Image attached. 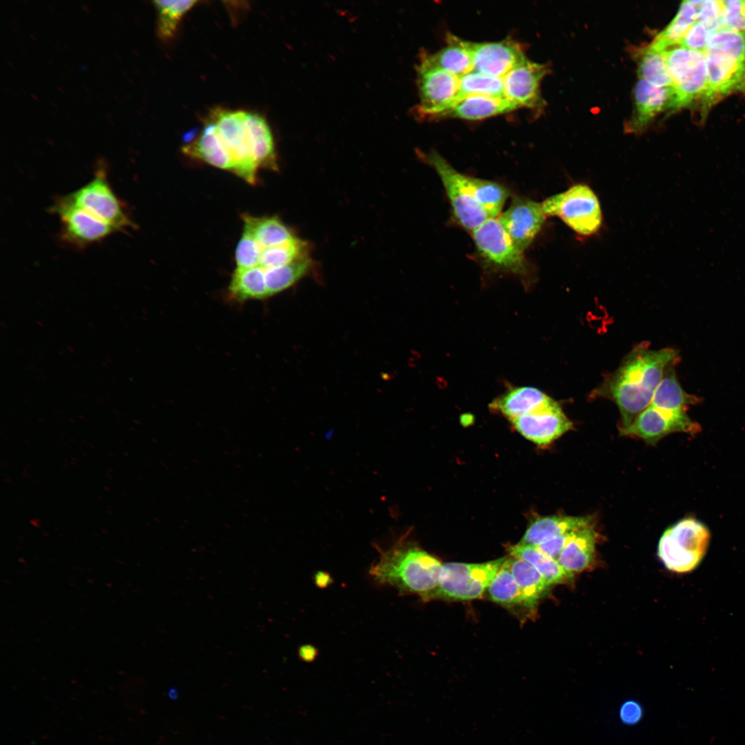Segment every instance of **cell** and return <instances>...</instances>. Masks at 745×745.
Returning <instances> with one entry per match:
<instances>
[{"instance_id":"obj_1","label":"cell","mask_w":745,"mask_h":745,"mask_svg":"<svg viewBox=\"0 0 745 745\" xmlns=\"http://www.w3.org/2000/svg\"><path fill=\"white\" fill-rule=\"evenodd\" d=\"M679 359L678 352L673 348L653 350L648 342L639 343L618 368L592 391L590 397L613 401L621 415L619 428H626L650 404L666 368Z\"/></svg>"},{"instance_id":"obj_2","label":"cell","mask_w":745,"mask_h":745,"mask_svg":"<svg viewBox=\"0 0 745 745\" xmlns=\"http://www.w3.org/2000/svg\"><path fill=\"white\" fill-rule=\"evenodd\" d=\"M203 126L231 161L232 172L255 184L259 168L257 155L272 134L265 119L251 112L217 108L210 112Z\"/></svg>"},{"instance_id":"obj_3","label":"cell","mask_w":745,"mask_h":745,"mask_svg":"<svg viewBox=\"0 0 745 745\" xmlns=\"http://www.w3.org/2000/svg\"><path fill=\"white\" fill-rule=\"evenodd\" d=\"M441 565L419 548L399 542L380 550L379 559L371 566L369 574L380 585L427 599L438 586Z\"/></svg>"},{"instance_id":"obj_4","label":"cell","mask_w":745,"mask_h":745,"mask_svg":"<svg viewBox=\"0 0 745 745\" xmlns=\"http://www.w3.org/2000/svg\"><path fill=\"white\" fill-rule=\"evenodd\" d=\"M707 527L693 518L680 520L662 535L657 555L666 568L678 573L695 570L704 559L710 542Z\"/></svg>"},{"instance_id":"obj_5","label":"cell","mask_w":745,"mask_h":745,"mask_svg":"<svg viewBox=\"0 0 745 745\" xmlns=\"http://www.w3.org/2000/svg\"><path fill=\"white\" fill-rule=\"evenodd\" d=\"M541 206L546 216L559 217L580 237L593 236L602 227L603 217L599 199L586 184L573 185L548 197Z\"/></svg>"},{"instance_id":"obj_6","label":"cell","mask_w":745,"mask_h":745,"mask_svg":"<svg viewBox=\"0 0 745 745\" xmlns=\"http://www.w3.org/2000/svg\"><path fill=\"white\" fill-rule=\"evenodd\" d=\"M666 63L674 92L673 109L686 106L708 91L704 52L681 46L665 51Z\"/></svg>"},{"instance_id":"obj_7","label":"cell","mask_w":745,"mask_h":745,"mask_svg":"<svg viewBox=\"0 0 745 745\" xmlns=\"http://www.w3.org/2000/svg\"><path fill=\"white\" fill-rule=\"evenodd\" d=\"M506 559L501 558L482 564H442L438 586L429 598L470 600L481 597Z\"/></svg>"},{"instance_id":"obj_8","label":"cell","mask_w":745,"mask_h":745,"mask_svg":"<svg viewBox=\"0 0 745 745\" xmlns=\"http://www.w3.org/2000/svg\"><path fill=\"white\" fill-rule=\"evenodd\" d=\"M477 251L489 268L496 271L525 276L528 264L504 230L498 217L490 218L472 232Z\"/></svg>"},{"instance_id":"obj_9","label":"cell","mask_w":745,"mask_h":745,"mask_svg":"<svg viewBox=\"0 0 745 745\" xmlns=\"http://www.w3.org/2000/svg\"><path fill=\"white\" fill-rule=\"evenodd\" d=\"M425 159L440 178L454 217L460 226L472 232L490 219L474 198L468 175L459 172L435 151L426 155Z\"/></svg>"},{"instance_id":"obj_10","label":"cell","mask_w":745,"mask_h":745,"mask_svg":"<svg viewBox=\"0 0 745 745\" xmlns=\"http://www.w3.org/2000/svg\"><path fill=\"white\" fill-rule=\"evenodd\" d=\"M105 166L99 165L95 177L88 183L66 197L117 231L133 228L135 225L125 206L108 181Z\"/></svg>"},{"instance_id":"obj_11","label":"cell","mask_w":745,"mask_h":745,"mask_svg":"<svg viewBox=\"0 0 745 745\" xmlns=\"http://www.w3.org/2000/svg\"><path fill=\"white\" fill-rule=\"evenodd\" d=\"M51 210L59 218L61 239L77 248L100 241L117 231L66 196L57 199Z\"/></svg>"},{"instance_id":"obj_12","label":"cell","mask_w":745,"mask_h":745,"mask_svg":"<svg viewBox=\"0 0 745 745\" xmlns=\"http://www.w3.org/2000/svg\"><path fill=\"white\" fill-rule=\"evenodd\" d=\"M417 84L420 117L435 118L448 110L459 90L460 77L419 61Z\"/></svg>"},{"instance_id":"obj_13","label":"cell","mask_w":745,"mask_h":745,"mask_svg":"<svg viewBox=\"0 0 745 745\" xmlns=\"http://www.w3.org/2000/svg\"><path fill=\"white\" fill-rule=\"evenodd\" d=\"M701 430L686 413H675L649 405L628 427L619 428L622 435L634 437L655 444L673 433L695 435Z\"/></svg>"},{"instance_id":"obj_14","label":"cell","mask_w":745,"mask_h":745,"mask_svg":"<svg viewBox=\"0 0 745 745\" xmlns=\"http://www.w3.org/2000/svg\"><path fill=\"white\" fill-rule=\"evenodd\" d=\"M470 52L473 70L503 78L526 58L519 43L509 39L495 42L475 43L464 40Z\"/></svg>"},{"instance_id":"obj_15","label":"cell","mask_w":745,"mask_h":745,"mask_svg":"<svg viewBox=\"0 0 745 745\" xmlns=\"http://www.w3.org/2000/svg\"><path fill=\"white\" fill-rule=\"evenodd\" d=\"M510 421L522 435L539 446L550 444L573 428V423L555 400L543 408Z\"/></svg>"},{"instance_id":"obj_16","label":"cell","mask_w":745,"mask_h":745,"mask_svg":"<svg viewBox=\"0 0 745 745\" xmlns=\"http://www.w3.org/2000/svg\"><path fill=\"white\" fill-rule=\"evenodd\" d=\"M546 217L541 203L516 197L498 219L516 246L524 252L540 231Z\"/></svg>"},{"instance_id":"obj_17","label":"cell","mask_w":745,"mask_h":745,"mask_svg":"<svg viewBox=\"0 0 745 745\" xmlns=\"http://www.w3.org/2000/svg\"><path fill=\"white\" fill-rule=\"evenodd\" d=\"M547 72L545 65L526 59L503 77L505 98L518 108L539 107L540 83Z\"/></svg>"},{"instance_id":"obj_18","label":"cell","mask_w":745,"mask_h":745,"mask_svg":"<svg viewBox=\"0 0 745 745\" xmlns=\"http://www.w3.org/2000/svg\"><path fill=\"white\" fill-rule=\"evenodd\" d=\"M708 91L704 100L711 103L733 92H745V62L733 57L705 52Z\"/></svg>"},{"instance_id":"obj_19","label":"cell","mask_w":745,"mask_h":745,"mask_svg":"<svg viewBox=\"0 0 745 745\" xmlns=\"http://www.w3.org/2000/svg\"><path fill=\"white\" fill-rule=\"evenodd\" d=\"M635 111L630 120L628 130L638 132L663 110L673 108L674 92L672 88H660L639 79L634 89Z\"/></svg>"},{"instance_id":"obj_20","label":"cell","mask_w":745,"mask_h":745,"mask_svg":"<svg viewBox=\"0 0 745 745\" xmlns=\"http://www.w3.org/2000/svg\"><path fill=\"white\" fill-rule=\"evenodd\" d=\"M553 401L538 388L521 386L509 389L496 398L490 407L511 420L543 408Z\"/></svg>"},{"instance_id":"obj_21","label":"cell","mask_w":745,"mask_h":745,"mask_svg":"<svg viewBox=\"0 0 745 745\" xmlns=\"http://www.w3.org/2000/svg\"><path fill=\"white\" fill-rule=\"evenodd\" d=\"M591 524L590 517L548 516L536 519L527 528L519 544L537 547L567 533Z\"/></svg>"},{"instance_id":"obj_22","label":"cell","mask_w":745,"mask_h":745,"mask_svg":"<svg viewBox=\"0 0 745 745\" xmlns=\"http://www.w3.org/2000/svg\"><path fill=\"white\" fill-rule=\"evenodd\" d=\"M517 108L515 104L505 97L474 95L464 99L436 117L479 120L504 114Z\"/></svg>"},{"instance_id":"obj_23","label":"cell","mask_w":745,"mask_h":745,"mask_svg":"<svg viewBox=\"0 0 745 745\" xmlns=\"http://www.w3.org/2000/svg\"><path fill=\"white\" fill-rule=\"evenodd\" d=\"M446 41L448 44L437 52L421 54L420 61L459 77L473 71V59L464 40L448 34Z\"/></svg>"},{"instance_id":"obj_24","label":"cell","mask_w":745,"mask_h":745,"mask_svg":"<svg viewBox=\"0 0 745 745\" xmlns=\"http://www.w3.org/2000/svg\"><path fill=\"white\" fill-rule=\"evenodd\" d=\"M595 543L596 532L594 526L590 524L574 533L557 560L568 572L582 571L594 558Z\"/></svg>"},{"instance_id":"obj_25","label":"cell","mask_w":745,"mask_h":745,"mask_svg":"<svg viewBox=\"0 0 745 745\" xmlns=\"http://www.w3.org/2000/svg\"><path fill=\"white\" fill-rule=\"evenodd\" d=\"M669 366L653 395L650 405L675 413H686L688 408L699 404L701 399L686 393L680 385L673 368Z\"/></svg>"},{"instance_id":"obj_26","label":"cell","mask_w":745,"mask_h":745,"mask_svg":"<svg viewBox=\"0 0 745 745\" xmlns=\"http://www.w3.org/2000/svg\"><path fill=\"white\" fill-rule=\"evenodd\" d=\"M244 232L255 241L259 249L284 244L297 237L279 217L243 215Z\"/></svg>"},{"instance_id":"obj_27","label":"cell","mask_w":745,"mask_h":745,"mask_svg":"<svg viewBox=\"0 0 745 745\" xmlns=\"http://www.w3.org/2000/svg\"><path fill=\"white\" fill-rule=\"evenodd\" d=\"M227 297L236 303L268 298L264 270L259 267H237L228 286Z\"/></svg>"},{"instance_id":"obj_28","label":"cell","mask_w":745,"mask_h":745,"mask_svg":"<svg viewBox=\"0 0 745 745\" xmlns=\"http://www.w3.org/2000/svg\"><path fill=\"white\" fill-rule=\"evenodd\" d=\"M702 1H684L670 23L649 45L652 49L664 52L678 45L691 26L697 21Z\"/></svg>"},{"instance_id":"obj_29","label":"cell","mask_w":745,"mask_h":745,"mask_svg":"<svg viewBox=\"0 0 745 745\" xmlns=\"http://www.w3.org/2000/svg\"><path fill=\"white\" fill-rule=\"evenodd\" d=\"M509 553L515 558L522 559L532 565L550 586L569 582L573 573L565 570L557 562L537 547L517 544L508 548Z\"/></svg>"},{"instance_id":"obj_30","label":"cell","mask_w":745,"mask_h":745,"mask_svg":"<svg viewBox=\"0 0 745 745\" xmlns=\"http://www.w3.org/2000/svg\"><path fill=\"white\" fill-rule=\"evenodd\" d=\"M506 563L522 591L525 606L528 608H535L537 602L546 593L550 585L543 576L528 562L513 557L506 559Z\"/></svg>"},{"instance_id":"obj_31","label":"cell","mask_w":745,"mask_h":745,"mask_svg":"<svg viewBox=\"0 0 745 745\" xmlns=\"http://www.w3.org/2000/svg\"><path fill=\"white\" fill-rule=\"evenodd\" d=\"M312 266L310 255L286 265L264 270L268 296L281 292L306 275Z\"/></svg>"},{"instance_id":"obj_32","label":"cell","mask_w":745,"mask_h":745,"mask_svg":"<svg viewBox=\"0 0 745 745\" xmlns=\"http://www.w3.org/2000/svg\"><path fill=\"white\" fill-rule=\"evenodd\" d=\"M474 95L505 97L503 78L489 76L475 70L461 77L459 90L448 110L464 99Z\"/></svg>"},{"instance_id":"obj_33","label":"cell","mask_w":745,"mask_h":745,"mask_svg":"<svg viewBox=\"0 0 745 745\" xmlns=\"http://www.w3.org/2000/svg\"><path fill=\"white\" fill-rule=\"evenodd\" d=\"M468 180L477 203L490 218L498 217L509 196L508 190L499 183L487 179L468 176Z\"/></svg>"},{"instance_id":"obj_34","label":"cell","mask_w":745,"mask_h":745,"mask_svg":"<svg viewBox=\"0 0 745 745\" xmlns=\"http://www.w3.org/2000/svg\"><path fill=\"white\" fill-rule=\"evenodd\" d=\"M197 3V1H155L160 38L164 40L172 38L183 16Z\"/></svg>"},{"instance_id":"obj_35","label":"cell","mask_w":745,"mask_h":745,"mask_svg":"<svg viewBox=\"0 0 745 745\" xmlns=\"http://www.w3.org/2000/svg\"><path fill=\"white\" fill-rule=\"evenodd\" d=\"M637 74L639 79L651 85L673 88L666 67L665 51L653 50L649 46L645 48L639 59Z\"/></svg>"},{"instance_id":"obj_36","label":"cell","mask_w":745,"mask_h":745,"mask_svg":"<svg viewBox=\"0 0 745 745\" xmlns=\"http://www.w3.org/2000/svg\"><path fill=\"white\" fill-rule=\"evenodd\" d=\"M257 267L263 270L281 266L309 255V244L296 237L279 246L261 248Z\"/></svg>"},{"instance_id":"obj_37","label":"cell","mask_w":745,"mask_h":745,"mask_svg":"<svg viewBox=\"0 0 745 745\" xmlns=\"http://www.w3.org/2000/svg\"><path fill=\"white\" fill-rule=\"evenodd\" d=\"M506 561L487 588L489 596L493 601L497 603L507 605L522 604L525 606L522 591Z\"/></svg>"},{"instance_id":"obj_38","label":"cell","mask_w":745,"mask_h":745,"mask_svg":"<svg viewBox=\"0 0 745 745\" xmlns=\"http://www.w3.org/2000/svg\"><path fill=\"white\" fill-rule=\"evenodd\" d=\"M705 52L728 55L745 62V33L724 28L717 30L711 34Z\"/></svg>"},{"instance_id":"obj_39","label":"cell","mask_w":745,"mask_h":745,"mask_svg":"<svg viewBox=\"0 0 745 745\" xmlns=\"http://www.w3.org/2000/svg\"><path fill=\"white\" fill-rule=\"evenodd\" d=\"M724 28L745 33V0L722 1Z\"/></svg>"},{"instance_id":"obj_40","label":"cell","mask_w":745,"mask_h":745,"mask_svg":"<svg viewBox=\"0 0 745 745\" xmlns=\"http://www.w3.org/2000/svg\"><path fill=\"white\" fill-rule=\"evenodd\" d=\"M259 250L254 239L244 232L235 250V261L237 268L257 267L259 263Z\"/></svg>"},{"instance_id":"obj_41","label":"cell","mask_w":745,"mask_h":745,"mask_svg":"<svg viewBox=\"0 0 745 745\" xmlns=\"http://www.w3.org/2000/svg\"><path fill=\"white\" fill-rule=\"evenodd\" d=\"M722 1H702L699 6L697 21L703 23L708 30L715 32L723 28Z\"/></svg>"},{"instance_id":"obj_42","label":"cell","mask_w":745,"mask_h":745,"mask_svg":"<svg viewBox=\"0 0 745 745\" xmlns=\"http://www.w3.org/2000/svg\"><path fill=\"white\" fill-rule=\"evenodd\" d=\"M712 33L703 23L696 21L684 34L679 45L685 48L705 52Z\"/></svg>"},{"instance_id":"obj_43","label":"cell","mask_w":745,"mask_h":745,"mask_svg":"<svg viewBox=\"0 0 745 745\" xmlns=\"http://www.w3.org/2000/svg\"><path fill=\"white\" fill-rule=\"evenodd\" d=\"M576 531L559 535L540 544L537 548L547 556L557 560L560 553Z\"/></svg>"},{"instance_id":"obj_44","label":"cell","mask_w":745,"mask_h":745,"mask_svg":"<svg viewBox=\"0 0 745 745\" xmlns=\"http://www.w3.org/2000/svg\"><path fill=\"white\" fill-rule=\"evenodd\" d=\"M643 715V710L636 701L628 700L624 702L619 708V716L623 724L634 725L638 723Z\"/></svg>"},{"instance_id":"obj_45","label":"cell","mask_w":745,"mask_h":745,"mask_svg":"<svg viewBox=\"0 0 745 745\" xmlns=\"http://www.w3.org/2000/svg\"><path fill=\"white\" fill-rule=\"evenodd\" d=\"M298 655L303 661L310 662L316 657L317 650L311 645H304L299 648Z\"/></svg>"},{"instance_id":"obj_46","label":"cell","mask_w":745,"mask_h":745,"mask_svg":"<svg viewBox=\"0 0 745 745\" xmlns=\"http://www.w3.org/2000/svg\"><path fill=\"white\" fill-rule=\"evenodd\" d=\"M315 584L320 588H325L331 583V577L329 574L319 571L315 575Z\"/></svg>"}]
</instances>
